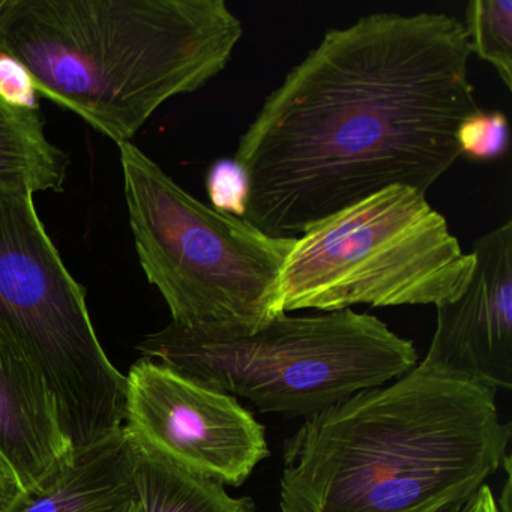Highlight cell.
Listing matches in <instances>:
<instances>
[{"label": "cell", "mask_w": 512, "mask_h": 512, "mask_svg": "<svg viewBox=\"0 0 512 512\" xmlns=\"http://www.w3.org/2000/svg\"><path fill=\"white\" fill-rule=\"evenodd\" d=\"M470 56L463 22L445 13H374L329 29L239 139L244 220L295 239L386 188L427 194L479 110Z\"/></svg>", "instance_id": "cell-1"}, {"label": "cell", "mask_w": 512, "mask_h": 512, "mask_svg": "<svg viewBox=\"0 0 512 512\" xmlns=\"http://www.w3.org/2000/svg\"><path fill=\"white\" fill-rule=\"evenodd\" d=\"M497 391L419 361L305 418L287 439L281 512H446L505 463Z\"/></svg>", "instance_id": "cell-2"}, {"label": "cell", "mask_w": 512, "mask_h": 512, "mask_svg": "<svg viewBox=\"0 0 512 512\" xmlns=\"http://www.w3.org/2000/svg\"><path fill=\"white\" fill-rule=\"evenodd\" d=\"M244 28L224 0H5L0 53L38 95L116 145L229 64Z\"/></svg>", "instance_id": "cell-3"}, {"label": "cell", "mask_w": 512, "mask_h": 512, "mask_svg": "<svg viewBox=\"0 0 512 512\" xmlns=\"http://www.w3.org/2000/svg\"><path fill=\"white\" fill-rule=\"evenodd\" d=\"M137 349L206 388L287 418H308L356 392L394 382L419 362L412 341L352 308L281 313L238 335L203 334L170 322Z\"/></svg>", "instance_id": "cell-4"}, {"label": "cell", "mask_w": 512, "mask_h": 512, "mask_svg": "<svg viewBox=\"0 0 512 512\" xmlns=\"http://www.w3.org/2000/svg\"><path fill=\"white\" fill-rule=\"evenodd\" d=\"M118 146L140 266L173 325L250 334L284 313L281 272L296 238H272L244 218L215 211L136 145Z\"/></svg>", "instance_id": "cell-5"}, {"label": "cell", "mask_w": 512, "mask_h": 512, "mask_svg": "<svg viewBox=\"0 0 512 512\" xmlns=\"http://www.w3.org/2000/svg\"><path fill=\"white\" fill-rule=\"evenodd\" d=\"M473 269L472 251L425 194L395 185L295 239L281 272V308L439 307L466 290Z\"/></svg>", "instance_id": "cell-6"}, {"label": "cell", "mask_w": 512, "mask_h": 512, "mask_svg": "<svg viewBox=\"0 0 512 512\" xmlns=\"http://www.w3.org/2000/svg\"><path fill=\"white\" fill-rule=\"evenodd\" d=\"M0 334L46 383L71 451L124 428L127 380L98 340L85 287L22 191L0 190Z\"/></svg>", "instance_id": "cell-7"}, {"label": "cell", "mask_w": 512, "mask_h": 512, "mask_svg": "<svg viewBox=\"0 0 512 512\" xmlns=\"http://www.w3.org/2000/svg\"><path fill=\"white\" fill-rule=\"evenodd\" d=\"M125 380L124 430L170 463L241 487L271 455L265 427L238 398L145 356Z\"/></svg>", "instance_id": "cell-8"}, {"label": "cell", "mask_w": 512, "mask_h": 512, "mask_svg": "<svg viewBox=\"0 0 512 512\" xmlns=\"http://www.w3.org/2000/svg\"><path fill=\"white\" fill-rule=\"evenodd\" d=\"M475 269L455 301L436 307L422 361L491 388H512V221L473 242Z\"/></svg>", "instance_id": "cell-9"}, {"label": "cell", "mask_w": 512, "mask_h": 512, "mask_svg": "<svg viewBox=\"0 0 512 512\" xmlns=\"http://www.w3.org/2000/svg\"><path fill=\"white\" fill-rule=\"evenodd\" d=\"M71 452L46 383L0 334V458L26 490Z\"/></svg>", "instance_id": "cell-10"}, {"label": "cell", "mask_w": 512, "mask_h": 512, "mask_svg": "<svg viewBox=\"0 0 512 512\" xmlns=\"http://www.w3.org/2000/svg\"><path fill=\"white\" fill-rule=\"evenodd\" d=\"M134 499V449L127 431L71 452L22 490L10 512H116Z\"/></svg>", "instance_id": "cell-11"}, {"label": "cell", "mask_w": 512, "mask_h": 512, "mask_svg": "<svg viewBox=\"0 0 512 512\" xmlns=\"http://www.w3.org/2000/svg\"><path fill=\"white\" fill-rule=\"evenodd\" d=\"M68 166V155L47 139L41 109L0 100V190L61 193Z\"/></svg>", "instance_id": "cell-12"}, {"label": "cell", "mask_w": 512, "mask_h": 512, "mask_svg": "<svg viewBox=\"0 0 512 512\" xmlns=\"http://www.w3.org/2000/svg\"><path fill=\"white\" fill-rule=\"evenodd\" d=\"M131 443L139 512H257L250 497L230 496L220 482L182 469L134 440Z\"/></svg>", "instance_id": "cell-13"}, {"label": "cell", "mask_w": 512, "mask_h": 512, "mask_svg": "<svg viewBox=\"0 0 512 512\" xmlns=\"http://www.w3.org/2000/svg\"><path fill=\"white\" fill-rule=\"evenodd\" d=\"M464 29L470 49L499 74L506 89H512V2L472 0L464 13Z\"/></svg>", "instance_id": "cell-14"}, {"label": "cell", "mask_w": 512, "mask_h": 512, "mask_svg": "<svg viewBox=\"0 0 512 512\" xmlns=\"http://www.w3.org/2000/svg\"><path fill=\"white\" fill-rule=\"evenodd\" d=\"M461 155L475 161L499 160L508 151V119L502 112H478L458 128Z\"/></svg>", "instance_id": "cell-15"}, {"label": "cell", "mask_w": 512, "mask_h": 512, "mask_svg": "<svg viewBox=\"0 0 512 512\" xmlns=\"http://www.w3.org/2000/svg\"><path fill=\"white\" fill-rule=\"evenodd\" d=\"M250 176L235 158H221L206 173L211 208L221 214L244 218L250 200Z\"/></svg>", "instance_id": "cell-16"}, {"label": "cell", "mask_w": 512, "mask_h": 512, "mask_svg": "<svg viewBox=\"0 0 512 512\" xmlns=\"http://www.w3.org/2000/svg\"><path fill=\"white\" fill-rule=\"evenodd\" d=\"M0 100L19 109H41L31 74L5 53H0Z\"/></svg>", "instance_id": "cell-17"}, {"label": "cell", "mask_w": 512, "mask_h": 512, "mask_svg": "<svg viewBox=\"0 0 512 512\" xmlns=\"http://www.w3.org/2000/svg\"><path fill=\"white\" fill-rule=\"evenodd\" d=\"M446 512H500L496 497L488 484L482 485L475 494L457 508Z\"/></svg>", "instance_id": "cell-18"}, {"label": "cell", "mask_w": 512, "mask_h": 512, "mask_svg": "<svg viewBox=\"0 0 512 512\" xmlns=\"http://www.w3.org/2000/svg\"><path fill=\"white\" fill-rule=\"evenodd\" d=\"M22 487L8 467L0 466V512H10Z\"/></svg>", "instance_id": "cell-19"}, {"label": "cell", "mask_w": 512, "mask_h": 512, "mask_svg": "<svg viewBox=\"0 0 512 512\" xmlns=\"http://www.w3.org/2000/svg\"><path fill=\"white\" fill-rule=\"evenodd\" d=\"M116 512H139V506H137L136 500L131 499L130 502L125 503V505Z\"/></svg>", "instance_id": "cell-20"}, {"label": "cell", "mask_w": 512, "mask_h": 512, "mask_svg": "<svg viewBox=\"0 0 512 512\" xmlns=\"http://www.w3.org/2000/svg\"><path fill=\"white\" fill-rule=\"evenodd\" d=\"M0 466L8 467L7 464L4 463V460H2V458H0Z\"/></svg>", "instance_id": "cell-21"}, {"label": "cell", "mask_w": 512, "mask_h": 512, "mask_svg": "<svg viewBox=\"0 0 512 512\" xmlns=\"http://www.w3.org/2000/svg\"><path fill=\"white\" fill-rule=\"evenodd\" d=\"M5 0H0V8L4 7Z\"/></svg>", "instance_id": "cell-22"}]
</instances>
